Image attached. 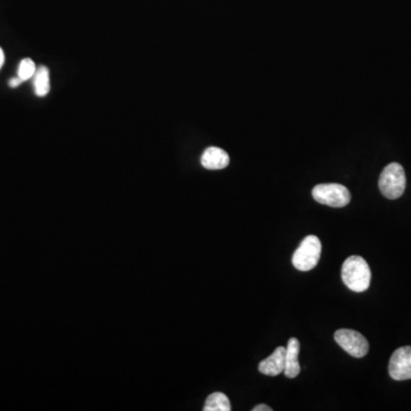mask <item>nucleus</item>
<instances>
[{
    "instance_id": "obj_5",
    "label": "nucleus",
    "mask_w": 411,
    "mask_h": 411,
    "mask_svg": "<svg viewBox=\"0 0 411 411\" xmlns=\"http://www.w3.org/2000/svg\"><path fill=\"white\" fill-rule=\"evenodd\" d=\"M335 341L345 352L354 358H363L369 351V343L363 335L352 329H339L335 332Z\"/></svg>"
},
{
    "instance_id": "obj_1",
    "label": "nucleus",
    "mask_w": 411,
    "mask_h": 411,
    "mask_svg": "<svg viewBox=\"0 0 411 411\" xmlns=\"http://www.w3.org/2000/svg\"><path fill=\"white\" fill-rule=\"evenodd\" d=\"M342 280L344 285L353 292H365L372 280V271L368 263L356 255L347 258L342 267Z\"/></svg>"
},
{
    "instance_id": "obj_10",
    "label": "nucleus",
    "mask_w": 411,
    "mask_h": 411,
    "mask_svg": "<svg viewBox=\"0 0 411 411\" xmlns=\"http://www.w3.org/2000/svg\"><path fill=\"white\" fill-rule=\"evenodd\" d=\"M34 87L36 95L43 97L50 90V78H49V70L46 67H39L34 76Z\"/></svg>"
},
{
    "instance_id": "obj_15",
    "label": "nucleus",
    "mask_w": 411,
    "mask_h": 411,
    "mask_svg": "<svg viewBox=\"0 0 411 411\" xmlns=\"http://www.w3.org/2000/svg\"><path fill=\"white\" fill-rule=\"evenodd\" d=\"M4 62H5V54H4L3 49L0 47V69L3 67Z\"/></svg>"
},
{
    "instance_id": "obj_12",
    "label": "nucleus",
    "mask_w": 411,
    "mask_h": 411,
    "mask_svg": "<svg viewBox=\"0 0 411 411\" xmlns=\"http://www.w3.org/2000/svg\"><path fill=\"white\" fill-rule=\"evenodd\" d=\"M36 71H37V69H36V65H34V62L32 60H22L19 65L18 77L21 78L23 81H25V80H29L30 78L34 77Z\"/></svg>"
},
{
    "instance_id": "obj_7",
    "label": "nucleus",
    "mask_w": 411,
    "mask_h": 411,
    "mask_svg": "<svg viewBox=\"0 0 411 411\" xmlns=\"http://www.w3.org/2000/svg\"><path fill=\"white\" fill-rule=\"evenodd\" d=\"M285 347H276L269 358L258 365V370L267 376H278L285 372Z\"/></svg>"
},
{
    "instance_id": "obj_2",
    "label": "nucleus",
    "mask_w": 411,
    "mask_h": 411,
    "mask_svg": "<svg viewBox=\"0 0 411 411\" xmlns=\"http://www.w3.org/2000/svg\"><path fill=\"white\" fill-rule=\"evenodd\" d=\"M321 241L316 236H307L292 255V265L298 271L314 270L321 257Z\"/></svg>"
},
{
    "instance_id": "obj_13",
    "label": "nucleus",
    "mask_w": 411,
    "mask_h": 411,
    "mask_svg": "<svg viewBox=\"0 0 411 411\" xmlns=\"http://www.w3.org/2000/svg\"><path fill=\"white\" fill-rule=\"evenodd\" d=\"M22 83H23V80H22L21 78L14 77L10 80V83H8V85H10V86L12 87V88H15V87H19Z\"/></svg>"
},
{
    "instance_id": "obj_4",
    "label": "nucleus",
    "mask_w": 411,
    "mask_h": 411,
    "mask_svg": "<svg viewBox=\"0 0 411 411\" xmlns=\"http://www.w3.org/2000/svg\"><path fill=\"white\" fill-rule=\"evenodd\" d=\"M314 200L321 205L329 206L334 208H342L349 205L351 201L350 191L347 187L336 183L319 184L312 190Z\"/></svg>"
},
{
    "instance_id": "obj_6",
    "label": "nucleus",
    "mask_w": 411,
    "mask_h": 411,
    "mask_svg": "<svg viewBox=\"0 0 411 411\" xmlns=\"http://www.w3.org/2000/svg\"><path fill=\"white\" fill-rule=\"evenodd\" d=\"M389 372L396 381L411 379V346L400 347L393 353Z\"/></svg>"
},
{
    "instance_id": "obj_3",
    "label": "nucleus",
    "mask_w": 411,
    "mask_h": 411,
    "mask_svg": "<svg viewBox=\"0 0 411 411\" xmlns=\"http://www.w3.org/2000/svg\"><path fill=\"white\" fill-rule=\"evenodd\" d=\"M379 190L387 199H398L405 190V173L403 167L398 163L387 165L379 177Z\"/></svg>"
},
{
    "instance_id": "obj_14",
    "label": "nucleus",
    "mask_w": 411,
    "mask_h": 411,
    "mask_svg": "<svg viewBox=\"0 0 411 411\" xmlns=\"http://www.w3.org/2000/svg\"><path fill=\"white\" fill-rule=\"evenodd\" d=\"M252 411H272V408L267 405H258L252 409Z\"/></svg>"
},
{
    "instance_id": "obj_11",
    "label": "nucleus",
    "mask_w": 411,
    "mask_h": 411,
    "mask_svg": "<svg viewBox=\"0 0 411 411\" xmlns=\"http://www.w3.org/2000/svg\"><path fill=\"white\" fill-rule=\"evenodd\" d=\"M205 411H230V400L225 396L224 393H213L206 400Z\"/></svg>"
},
{
    "instance_id": "obj_9",
    "label": "nucleus",
    "mask_w": 411,
    "mask_h": 411,
    "mask_svg": "<svg viewBox=\"0 0 411 411\" xmlns=\"http://www.w3.org/2000/svg\"><path fill=\"white\" fill-rule=\"evenodd\" d=\"M301 350V344L297 338L292 337L289 339L288 345L285 347V377H297L301 372V365L298 363V354Z\"/></svg>"
},
{
    "instance_id": "obj_8",
    "label": "nucleus",
    "mask_w": 411,
    "mask_h": 411,
    "mask_svg": "<svg viewBox=\"0 0 411 411\" xmlns=\"http://www.w3.org/2000/svg\"><path fill=\"white\" fill-rule=\"evenodd\" d=\"M230 163V157L221 147H210L206 149L201 156V165L206 169L210 170H218L224 169Z\"/></svg>"
}]
</instances>
